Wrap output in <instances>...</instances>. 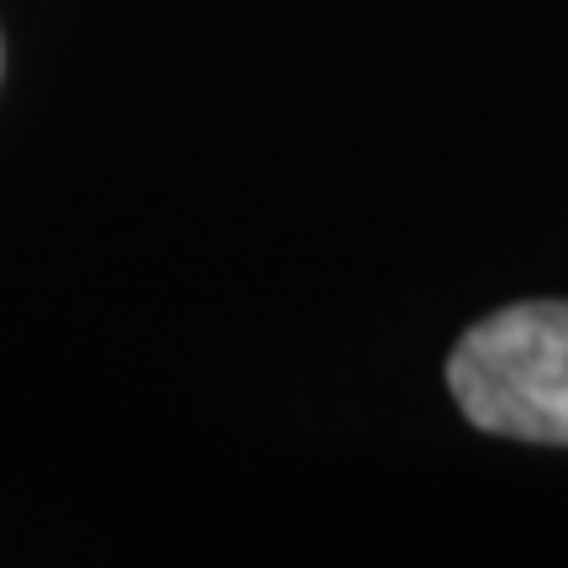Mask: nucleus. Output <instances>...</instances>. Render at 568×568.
<instances>
[{"label":"nucleus","instance_id":"1","mask_svg":"<svg viewBox=\"0 0 568 568\" xmlns=\"http://www.w3.org/2000/svg\"><path fill=\"white\" fill-rule=\"evenodd\" d=\"M447 389L489 437L568 447V301H521L468 326Z\"/></svg>","mask_w":568,"mask_h":568}]
</instances>
